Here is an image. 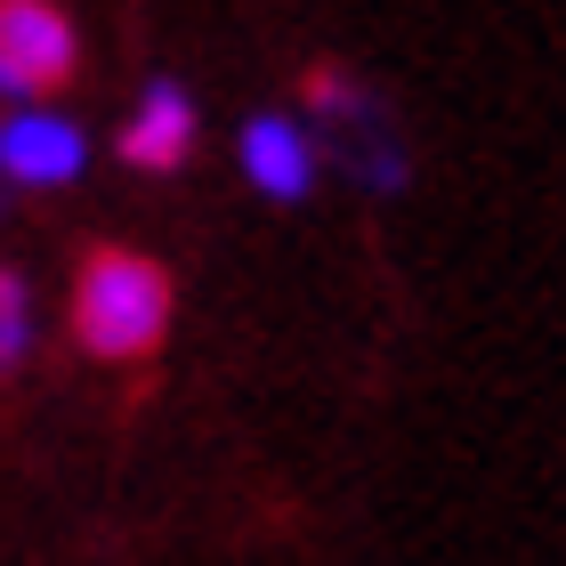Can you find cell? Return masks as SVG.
Segmentation results:
<instances>
[{"instance_id": "1", "label": "cell", "mask_w": 566, "mask_h": 566, "mask_svg": "<svg viewBox=\"0 0 566 566\" xmlns=\"http://www.w3.org/2000/svg\"><path fill=\"white\" fill-rule=\"evenodd\" d=\"M170 307H178V283L163 260H146L130 243H90L65 324H73V348L97 365H154V348L170 340Z\"/></svg>"}, {"instance_id": "2", "label": "cell", "mask_w": 566, "mask_h": 566, "mask_svg": "<svg viewBox=\"0 0 566 566\" xmlns=\"http://www.w3.org/2000/svg\"><path fill=\"white\" fill-rule=\"evenodd\" d=\"M0 65L33 97H49L82 73V33L57 0H0Z\"/></svg>"}, {"instance_id": "3", "label": "cell", "mask_w": 566, "mask_h": 566, "mask_svg": "<svg viewBox=\"0 0 566 566\" xmlns=\"http://www.w3.org/2000/svg\"><path fill=\"white\" fill-rule=\"evenodd\" d=\"M90 163V138L65 114H9L0 122V178L9 187H73Z\"/></svg>"}, {"instance_id": "4", "label": "cell", "mask_w": 566, "mask_h": 566, "mask_svg": "<svg viewBox=\"0 0 566 566\" xmlns=\"http://www.w3.org/2000/svg\"><path fill=\"white\" fill-rule=\"evenodd\" d=\"M195 97H187V82H146V97H138V114H130V130H122V163L130 170H146V178H170V170H187V154H195Z\"/></svg>"}, {"instance_id": "5", "label": "cell", "mask_w": 566, "mask_h": 566, "mask_svg": "<svg viewBox=\"0 0 566 566\" xmlns=\"http://www.w3.org/2000/svg\"><path fill=\"white\" fill-rule=\"evenodd\" d=\"M243 178L268 202H307V187H316V146H307V130L292 114H251L243 122Z\"/></svg>"}, {"instance_id": "6", "label": "cell", "mask_w": 566, "mask_h": 566, "mask_svg": "<svg viewBox=\"0 0 566 566\" xmlns=\"http://www.w3.org/2000/svg\"><path fill=\"white\" fill-rule=\"evenodd\" d=\"M300 106L316 114V122H332V130H340V138H348V130H373V122H380L373 90L356 82L348 65H332V57H316V65L300 73Z\"/></svg>"}, {"instance_id": "7", "label": "cell", "mask_w": 566, "mask_h": 566, "mask_svg": "<svg viewBox=\"0 0 566 566\" xmlns=\"http://www.w3.org/2000/svg\"><path fill=\"white\" fill-rule=\"evenodd\" d=\"M24 348H33V300H24L17 268H0V380H17Z\"/></svg>"}]
</instances>
